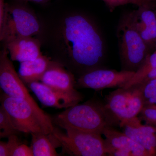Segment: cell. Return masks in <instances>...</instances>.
Segmentation results:
<instances>
[{
	"mask_svg": "<svg viewBox=\"0 0 156 156\" xmlns=\"http://www.w3.org/2000/svg\"><path fill=\"white\" fill-rule=\"evenodd\" d=\"M50 61V58L42 55L34 60L20 62L18 75L26 85L41 81Z\"/></svg>",
	"mask_w": 156,
	"mask_h": 156,
	"instance_id": "obj_16",
	"label": "cell"
},
{
	"mask_svg": "<svg viewBox=\"0 0 156 156\" xmlns=\"http://www.w3.org/2000/svg\"><path fill=\"white\" fill-rule=\"evenodd\" d=\"M21 132L15 128L10 115L2 105L0 106V138H5Z\"/></svg>",
	"mask_w": 156,
	"mask_h": 156,
	"instance_id": "obj_19",
	"label": "cell"
},
{
	"mask_svg": "<svg viewBox=\"0 0 156 156\" xmlns=\"http://www.w3.org/2000/svg\"><path fill=\"white\" fill-rule=\"evenodd\" d=\"M122 70L136 72L149 55V48L136 26L134 11L121 18L117 29Z\"/></svg>",
	"mask_w": 156,
	"mask_h": 156,
	"instance_id": "obj_3",
	"label": "cell"
},
{
	"mask_svg": "<svg viewBox=\"0 0 156 156\" xmlns=\"http://www.w3.org/2000/svg\"><path fill=\"white\" fill-rule=\"evenodd\" d=\"M27 3L16 0L5 3L2 22L0 23L1 41L14 37L39 35L41 23Z\"/></svg>",
	"mask_w": 156,
	"mask_h": 156,
	"instance_id": "obj_5",
	"label": "cell"
},
{
	"mask_svg": "<svg viewBox=\"0 0 156 156\" xmlns=\"http://www.w3.org/2000/svg\"><path fill=\"white\" fill-rule=\"evenodd\" d=\"M112 11L119 6L132 4L140 6H149L150 0H102Z\"/></svg>",
	"mask_w": 156,
	"mask_h": 156,
	"instance_id": "obj_21",
	"label": "cell"
},
{
	"mask_svg": "<svg viewBox=\"0 0 156 156\" xmlns=\"http://www.w3.org/2000/svg\"><path fill=\"white\" fill-rule=\"evenodd\" d=\"M139 7L134 11L136 26L149 48L156 44V14L148 6Z\"/></svg>",
	"mask_w": 156,
	"mask_h": 156,
	"instance_id": "obj_15",
	"label": "cell"
},
{
	"mask_svg": "<svg viewBox=\"0 0 156 156\" xmlns=\"http://www.w3.org/2000/svg\"><path fill=\"white\" fill-rule=\"evenodd\" d=\"M66 131L64 133L54 127L52 133L65 153L72 156H107L105 140L101 134L72 129Z\"/></svg>",
	"mask_w": 156,
	"mask_h": 156,
	"instance_id": "obj_7",
	"label": "cell"
},
{
	"mask_svg": "<svg viewBox=\"0 0 156 156\" xmlns=\"http://www.w3.org/2000/svg\"><path fill=\"white\" fill-rule=\"evenodd\" d=\"M9 52L5 47L0 53V87L3 92L11 97L21 98L29 101L40 112L46 114L40 108L30 94L26 85L21 80L14 69Z\"/></svg>",
	"mask_w": 156,
	"mask_h": 156,
	"instance_id": "obj_8",
	"label": "cell"
},
{
	"mask_svg": "<svg viewBox=\"0 0 156 156\" xmlns=\"http://www.w3.org/2000/svg\"><path fill=\"white\" fill-rule=\"evenodd\" d=\"M8 141L6 142L7 148L9 154L11 156L12 152L18 146L22 144L17 134L11 135L8 137Z\"/></svg>",
	"mask_w": 156,
	"mask_h": 156,
	"instance_id": "obj_24",
	"label": "cell"
},
{
	"mask_svg": "<svg viewBox=\"0 0 156 156\" xmlns=\"http://www.w3.org/2000/svg\"><path fill=\"white\" fill-rule=\"evenodd\" d=\"M5 0H0V23L2 22L5 13Z\"/></svg>",
	"mask_w": 156,
	"mask_h": 156,
	"instance_id": "obj_26",
	"label": "cell"
},
{
	"mask_svg": "<svg viewBox=\"0 0 156 156\" xmlns=\"http://www.w3.org/2000/svg\"><path fill=\"white\" fill-rule=\"evenodd\" d=\"M155 68H156V51L148 56L142 65L124 87L128 88L141 83L147 75Z\"/></svg>",
	"mask_w": 156,
	"mask_h": 156,
	"instance_id": "obj_18",
	"label": "cell"
},
{
	"mask_svg": "<svg viewBox=\"0 0 156 156\" xmlns=\"http://www.w3.org/2000/svg\"><path fill=\"white\" fill-rule=\"evenodd\" d=\"M0 156H9L6 142L0 141Z\"/></svg>",
	"mask_w": 156,
	"mask_h": 156,
	"instance_id": "obj_25",
	"label": "cell"
},
{
	"mask_svg": "<svg viewBox=\"0 0 156 156\" xmlns=\"http://www.w3.org/2000/svg\"><path fill=\"white\" fill-rule=\"evenodd\" d=\"M138 115L140 119L144 120L147 125L156 127V108L151 105H145Z\"/></svg>",
	"mask_w": 156,
	"mask_h": 156,
	"instance_id": "obj_22",
	"label": "cell"
},
{
	"mask_svg": "<svg viewBox=\"0 0 156 156\" xmlns=\"http://www.w3.org/2000/svg\"><path fill=\"white\" fill-rule=\"evenodd\" d=\"M31 147L34 156H57L56 147H60L59 142L52 133L47 134L41 132L33 133Z\"/></svg>",
	"mask_w": 156,
	"mask_h": 156,
	"instance_id": "obj_17",
	"label": "cell"
},
{
	"mask_svg": "<svg viewBox=\"0 0 156 156\" xmlns=\"http://www.w3.org/2000/svg\"><path fill=\"white\" fill-rule=\"evenodd\" d=\"M40 36L47 37L52 60L77 78L101 68L105 56L103 38L86 15L76 12L62 14L49 29L41 27Z\"/></svg>",
	"mask_w": 156,
	"mask_h": 156,
	"instance_id": "obj_1",
	"label": "cell"
},
{
	"mask_svg": "<svg viewBox=\"0 0 156 156\" xmlns=\"http://www.w3.org/2000/svg\"><path fill=\"white\" fill-rule=\"evenodd\" d=\"M119 126L123 133L144 148L151 156L156 155V130L154 127L143 125L138 116L122 121Z\"/></svg>",
	"mask_w": 156,
	"mask_h": 156,
	"instance_id": "obj_12",
	"label": "cell"
},
{
	"mask_svg": "<svg viewBox=\"0 0 156 156\" xmlns=\"http://www.w3.org/2000/svg\"><path fill=\"white\" fill-rule=\"evenodd\" d=\"M1 105L11 117L15 128L21 133L41 132L49 134L54 129L52 117L40 112L25 99L9 96L2 92L0 96Z\"/></svg>",
	"mask_w": 156,
	"mask_h": 156,
	"instance_id": "obj_4",
	"label": "cell"
},
{
	"mask_svg": "<svg viewBox=\"0 0 156 156\" xmlns=\"http://www.w3.org/2000/svg\"><path fill=\"white\" fill-rule=\"evenodd\" d=\"M134 72L103 68L90 71L76 79V89H90L98 91L108 88H122L131 80Z\"/></svg>",
	"mask_w": 156,
	"mask_h": 156,
	"instance_id": "obj_9",
	"label": "cell"
},
{
	"mask_svg": "<svg viewBox=\"0 0 156 156\" xmlns=\"http://www.w3.org/2000/svg\"><path fill=\"white\" fill-rule=\"evenodd\" d=\"M151 105V106L153 107H154V108H156V105Z\"/></svg>",
	"mask_w": 156,
	"mask_h": 156,
	"instance_id": "obj_28",
	"label": "cell"
},
{
	"mask_svg": "<svg viewBox=\"0 0 156 156\" xmlns=\"http://www.w3.org/2000/svg\"><path fill=\"white\" fill-rule=\"evenodd\" d=\"M142 84L145 105H156V79Z\"/></svg>",
	"mask_w": 156,
	"mask_h": 156,
	"instance_id": "obj_20",
	"label": "cell"
},
{
	"mask_svg": "<svg viewBox=\"0 0 156 156\" xmlns=\"http://www.w3.org/2000/svg\"><path fill=\"white\" fill-rule=\"evenodd\" d=\"M27 86L34 93L41 103L48 107L66 109L78 104L83 100L80 93L76 95L62 93L39 81L32 82Z\"/></svg>",
	"mask_w": 156,
	"mask_h": 156,
	"instance_id": "obj_11",
	"label": "cell"
},
{
	"mask_svg": "<svg viewBox=\"0 0 156 156\" xmlns=\"http://www.w3.org/2000/svg\"><path fill=\"white\" fill-rule=\"evenodd\" d=\"M12 61L23 62L34 60L43 54L41 43L33 37H17L3 42Z\"/></svg>",
	"mask_w": 156,
	"mask_h": 156,
	"instance_id": "obj_14",
	"label": "cell"
},
{
	"mask_svg": "<svg viewBox=\"0 0 156 156\" xmlns=\"http://www.w3.org/2000/svg\"><path fill=\"white\" fill-rule=\"evenodd\" d=\"M20 1H23V2H32L37 3V4H45V3H48L51 0H20Z\"/></svg>",
	"mask_w": 156,
	"mask_h": 156,
	"instance_id": "obj_27",
	"label": "cell"
},
{
	"mask_svg": "<svg viewBox=\"0 0 156 156\" xmlns=\"http://www.w3.org/2000/svg\"><path fill=\"white\" fill-rule=\"evenodd\" d=\"M11 156H34V154L31 147L22 143L16 148Z\"/></svg>",
	"mask_w": 156,
	"mask_h": 156,
	"instance_id": "obj_23",
	"label": "cell"
},
{
	"mask_svg": "<svg viewBox=\"0 0 156 156\" xmlns=\"http://www.w3.org/2000/svg\"><path fill=\"white\" fill-rule=\"evenodd\" d=\"M102 134L105 136L107 156H151L144 148L114 127L105 128Z\"/></svg>",
	"mask_w": 156,
	"mask_h": 156,
	"instance_id": "obj_10",
	"label": "cell"
},
{
	"mask_svg": "<svg viewBox=\"0 0 156 156\" xmlns=\"http://www.w3.org/2000/svg\"><path fill=\"white\" fill-rule=\"evenodd\" d=\"M41 82L62 93L76 95L80 93L76 88L75 76L58 62L51 60Z\"/></svg>",
	"mask_w": 156,
	"mask_h": 156,
	"instance_id": "obj_13",
	"label": "cell"
},
{
	"mask_svg": "<svg viewBox=\"0 0 156 156\" xmlns=\"http://www.w3.org/2000/svg\"><path fill=\"white\" fill-rule=\"evenodd\" d=\"M155 128H156V127H155Z\"/></svg>",
	"mask_w": 156,
	"mask_h": 156,
	"instance_id": "obj_29",
	"label": "cell"
},
{
	"mask_svg": "<svg viewBox=\"0 0 156 156\" xmlns=\"http://www.w3.org/2000/svg\"><path fill=\"white\" fill-rule=\"evenodd\" d=\"M104 107L115 126L138 116L144 106L142 84L118 88L107 95Z\"/></svg>",
	"mask_w": 156,
	"mask_h": 156,
	"instance_id": "obj_6",
	"label": "cell"
},
{
	"mask_svg": "<svg viewBox=\"0 0 156 156\" xmlns=\"http://www.w3.org/2000/svg\"><path fill=\"white\" fill-rule=\"evenodd\" d=\"M53 124L65 130L76 131L102 134L105 128L114 127L103 103L89 101L65 109L52 118Z\"/></svg>",
	"mask_w": 156,
	"mask_h": 156,
	"instance_id": "obj_2",
	"label": "cell"
}]
</instances>
